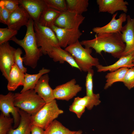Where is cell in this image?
<instances>
[{"mask_svg": "<svg viewBox=\"0 0 134 134\" xmlns=\"http://www.w3.org/2000/svg\"><path fill=\"white\" fill-rule=\"evenodd\" d=\"M80 42L85 48H93L97 53L100 55L103 51L119 58L125 47L121 33H120L96 34L94 38L83 40Z\"/></svg>", "mask_w": 134, "mask_h": 134, "instance_id": "obj_1", "label": "cell"}, {"mask_svg": "<svg viewBox=\"0 0 134 134\" xmlns=\"http://www.w3.org/2000/svg\"><path fill=\"white\" fill-rule=\"evenodd\" d=\"M34 21L31 18L26 26L27 31L22 39H19L16 36L10 40L21 47L24 50L25 54L23 57V63L26 66L33 69L36 67L40 57L43 54L40 48L37 46L34 29Z\"/></svg>", "mask_w": 134, "mask_h": 134, "instance_id": "obj_2", "label": "cell"}, {"mask_svg": "<svg viewBox=\"0 0 134 134\" xmlns=\"http://www.w3.org/2000/svg\"><path fill=\"white\" fill-rule=\"evenodd\" d=\"M15 106L31 115L41 109L46 103L34 89L14 94Z\"/></svg>", "mask_w": 134, "mask_h": 134, "instance_id": "obj_3", "label": "cell"}, {"mask_svg": "<svg viewBox=\"0 0 134 134\" xmlns=\"http://www.w3.org/2000/svg\"><path fill=\"white\" fill-rule=\"evenodd\" d=\"M65 49L73 57L81 71L87 72L93 66L100 64L99 59L91 55L92 48H84L79 41L67 46Z\"/></svg>", "mask_w": 134, "mask_h": 134, "instance_id": "obj_4", "label": "cell"}, {"mask_svg": "<svg viewBox=\"0 0 134 134\" xmlns=\"http://www.w3.org/2000/svg\"><path fill=\"white\" fill-rule=\"evenodd\" d=\"M34 29L37 46L43 54H48L54 47H60L56 35L51 28L34 22Z\"/></svg>", "mask_w": 134, "mask_h": 134, "instance_id": "obj_5", "label": "cell"}, {"mask_svg": "<svg viewBox=\"0 0 134 134\" xmlns=\"http://www.w3.org/2000/svg\"><path fill=\"white\" fill-rule=\"evenodd\" d=\"M64 112L58 107L56 99L46 103L37 112L31 115L32 124L39 126L45 130L49 125Z\"/></svg>", "mask_w": 134, "mask_h": 134, "instance_id": "obj_6", "label": "cell"}, {"mask_svg": "<svg viewBox=\"0 0 134 134\" xmlns=\"http://www.w3.org/2000/svg\"><path fill=\"white\" fill-rule=\"evenodd\" d=\"M14 94L11 92L6 95H0V110L3 115L10 116L11 113L14 119L13 129L19 126L20 120L19 109L15 106L14 102Z\"/></svg>", "mask_w": 134, "mask_h": 134, "instance_id": "obj_7", "label": "cell"}, {"mask_svg": "<svg viewBox=\"0 0 134 134\" xmlns=\"http://www.w3.org/2000/svg\"><path fill=\"white\" fill-rule=\"evenodd\" d=\"M16 49L10 46L8 42L0 45V69L2 75L7 81L10 71L15 64Z\"/></svg>", "mask_w": 134, "mask_h": 134, "instance_id": "obj_8", "label": "cell"}, {"mask_svg": "<svg viewBox=\"0 0 134 134\" xmlns=\"http://www.w3.org/2000/svg\"><path fill=\"white\" fill-rule=\"evenodd\" d=\"M51 29L54 32L58 41L60 46L66 48L79 41L82 34L79 29H66L58 28L54 25Z\"/></svg>", "mask_w": 134, "mask_h": 134, "instance_id": "obj_9", "label": "cell"}, {"mask_svg": "<svg viewBox=\"0 0 134 134\" xmlns=\"http://www.w3.org/2000/svg\"><path fill=\"white\" fill-rule=\"evenodd\" d=\"M82 87L76 84L75 79L65 83L59 85L53 89L55 99L68 101L75 96L81 91Z\"/></svg>", "mask_w": 134, "mask_h": 134, "instance_id": "obj_10", "label": "cell"}, {"mask_svg": "<svg viewBox=\"0 0 134 134\" xmlns=\"http://www.w3.org/2000/svg\"><path fill=\"white\" fill-rule=\"evenodd\" d=\"M85 18L82 15L67 10L61 12L56 20L54 25L61 28L79 29Z\"/></svg>", "mask_w": 134, "mask_h": 134, "instance_id": "obj_11", "label": "cell"}, {"mask_svg": "<svg viewBox=\"0 0 134 134\" xmlns=\"http://www.w3.org/2000/svg\"><path fill=\"white\" fill-rule=\"evenodd\" d=\"M127 23L121 30L122 40L125 47L121 57L134 54V17L127 15Z\"/></svg>", "mask_w": 134, "mask_h": 134, "instance_id": "obj_12", "label": "cell"}, {"mask_svg": "<svg viewBox=\"0 0 134 134\" xmlns=\"http://www.w3.org/2000/svg\"><path fill=\"white\" fill-rule=\"evenodd\" d=\"M117 13L113 14L110 21L107 24L101 27L94 28L92 30L97 34L105 33H121L123 23L127 21V15L125 13L121 14L119 18L116 19Z\"/></svg>", "mask_w": 134, "mask_h": 134, "instance_id": "obj_13", "label": "cell"}, {"mask_svg": "<svg viewBox=\"0 0 134 134\" xmlns=\"http://www.w3.org/2000/svg\"><path fill=\"white\" fill-rule=\"evenodd\" d=\"M19 5L23 7L31 18L38 22L42 13L47 7L44 0H18Z\"/></svg>", "mask_w": 134, "mask_h": 134, "instance_id": "obj_14", "label": "cell"}, {"mask_svg": "<svg viewBox=\"0 0 134 134\" xmlns=\"http://www.w3.org/2000/svg\"><path fill=\"white\" fill-rule=\"evenodd\" d=\"M30 18L26 10L19 5L11 13L7 25L8 28L18 31L22 26L27 25Z\"/></svg>", "mask_w": 134, "mask_h": 134, "instance_id": "obj_15", "label": "cell"}, {"mask_svg": "<svg viewBox=\"0 0 134 134\" xmlns=\"http://www.w3.org/2000/svg\"><path fill=\"white\" fill-rule=\"evenodd\" d=\"M99 12H107L113 15L118 11L127 13L128 3L123 0H97Z\"/></svg>", "mask_w": 134, "mask_h": 134, "instance_id": "obj_16", "label": "cell"}, {"mask_svg": "<svg viewBox=\"0 0 134 134\" xmlns=\"http://www.w3.org/2000/svg\"><path fill=\"white\" fill-rule=\"evenodd\" d=\"M49 78L48 74L42 75L39 78L34 89L37 94L46 103L50 102L55 99L53 89L49 83Z\"/></svg>", "mask_w": 134, "mask_h": 134, "instance_id": "obj_17", "label": "cell"}, {"mask_svg": "<svg viewBox=\"0 0 134 134\" xmlns=\"http://www.w3.org/2000/svg\"><path fill=\"white\" fill-rule=\"evenodd\" d=\"M134 54L123 56L113 64L104 66L100 64L96 67L97 71L99 72L109 71L110 72L116 71L123 67L128 68L134 67Z\"/></svg>", "mask_w": 134, "mask_h": 134, "instance_id": "obj_18", "label": "cell"}, {"mask_svg": "<svg viewBox=\"0 0 134 134\" xmlns=\"http://www.w3.org/2000/svg\"><path fill=\"white\" fill-rule=\"evenodd\" d=\"M48 55L55 62H59L61 64L66 62L72 67L77 68L81 71L71 55L60 47H54Z\"/></svg>", "mask_w": 134, "mask_h": 134, "instance_id": "obj_19", "label": "cell"}, {"mask_svg": "<svg viewBox=\"0 0 134 134\" xmlns=\"http://www.w3.org/2000/svg\"><path fill=\"white\" fill-rule=\"evenodd\" d=\"M25 74L14 64L9 73L7 86L8 90L9 91H14L19 86H23L25 82Z\"/></svg>", "mask_w": 134, "mask_h": 134, "instance_id": "obj_20", "label": "cell"}, {"mask_svg": "<svg viewBox=\"0 0 134 134\" xmlns=\"http://www.w3.org/2000/svg\"><path fill=\"white\" fill-rule=\"evenodd\" d=\"M19 112L20 120L19 126L15 129H11L7 134H31V115L20 109Z\"/></svg>", "mask_w": 134, "mask_h": 134, "instance_id": "obj_21", "label": "cell"}, {"mask_svg": "<svg viewBox=\"0 0 134 134\" xmlns=\"http://www.w3.org/2000/svg\"><path fill=\"white\" fill-rule=\"evenodd\" d=\"M61 13L47 6L41 14L38 22L42 26L51 28Z\"/></svg>", "mask_w": 134, "mask_h": 134, "instance_id": "obj_22", "label": "cell"}, {"mask_svg": "<svg viewBox=\"0 0 134 134\" xmlns=\"http://www.w3.org/2000/svg\"><path fill=\"white\" fill-rule=\"evenodd\" d=\"M49 69L42 67L38 73L35 74H30L27 73L25 74V82L23 87L20 92L34 89L40 77L43 75L49 73Z\"/></svg>", "mask_w": 134, "mask_h": 134, "instance_id": "obj_23", "label": "cell"}, {"mask_svg": "<svg viewBox=\"0 0 134 134\" xmlns=\"http://www.w3.org/2000/svg\"><path fill=\"white\" fill-rule=\"evenodd\" d=\"M129 69L126 67H123L108 73L105 76L106 82L104 89H107L116 82H122Z\"/></svg>", "mask_w": 134, "mask_h": 134, "instance_id": "obj_24", "label": "cell"}, {"mask_svg": "<svg viewBox=\"0 0 134 134\" xmlns=\"http://www.w3.org/2000/svg\"><path fill=\"white\" fill-rule=\"evenodd\" d=\"M67 10L82 15L88 10V0H66Z\"/></svg>", "mask_w": 134, "mask_h": 134, "instance_id": "obj_25", "label": "cell"}, {"mask_svg": "<svg viewBox=\"0 0 134 134\" xmlns=\"http://www.w3.org/2000/svg\"><path fill=\"white\" fill-rule=\"evenodd\" d=\"M99 94H96L95 96L90 97L86 95L82 98H75L72 103L77 104L85 106L88 110H91L94 106L99 104L101 101Z\"/></svg>", "mask_w": 134, "mask_h": 134, "instance_id": "obj_26", "label": "cell"}, {"mask_svg": "<svg viewBox=\"0 0 134 134\" xmlns=\"http://www.w3.org/2000/svg\"><path fill=\"white\" fill-rule=\"evenodd\" d=\"M45 131V134H75L77 132L70 130L56 120L49 125Z\"/></svg>", "mask_w": 134, "mask_h": 134, "instance_id": "obj_27", "label": "cell"}, {"mask_svg": "<svg viewBox=\"0 0 134 134\" xmlns=\"http://www.w3.org/2000/svg\"><path fill=\"white\" fill-rule=\"evenodd\" d=\"M14 123V119L10 116L4 115L1 113L0 115V134H7L12 128V125Z\"/></svg>", "mask_w": 134, "mask_h": 134, "instance_id": "obj_28", "label": "cell"}, {"mask_svg": "<svg viewBox=\"0 0 134 134\" xmlns=\"http://www.w3.org/2000/svg\"><path fill=\"white\" fill-rule=\"evenodd\" d=\"M47 6L51 8L62 12L67 10L65 0H44Z\"/></svg>", "mask_w": 134, "mask_h": 134, "instance_id": "obj_29", "label": "cell"}, {"mask_svg": "<svg viewBox=\"0 0 134 134\" xmlns=\"http://www.w3.org/2000/svg\"><path fill=\"white\" fill-rule=\"evenodd\" d=\"M18 31L7 28H0V45L6 43L16 35Z\"/></svg>", "mask_w": 134, "mask_h": 134, "instance_id": "obj_30", "label": "cell"}, {"mask_svg": "<svg viewBox=\"0 0 134 134\" xmlns=\"http://www.w3.org/2000/svg\"><path fill=\"white\" fill-rule=\"evenodd\" d=\"M87 72L85 82L86 95L92 97L94 96L96 94L93 92V76L94 71L93 69H91L89 70Z\"/></svg>", "mask_w": 134, "mask_h": 134, "instance_id": "obj_31", "label": "cell"}, {"mask_svg": "<svg viewBox=\"0 0 134 134\" xmlns=\"http://www.w3.org/2000/svg\"><path fill=\"white\" fill-rule=\"evenodd\" d=\"M122 82L129 90L134 87V67L128 69Z\"/></svg>", "mask_w": 134, "mask_h": 134, "instance_id": "obj_32", "label": "cell"}, {"mask_svg": "<svg viewBox=\"0 0 134 134\" xmlns=\"http://www.w3.org/2000/svg\"><path fill=\"white\" fill-rule=\"evenodd\" d=\"M23 53L22 50L20 48L16 49L14 53V63L17 66L21 71L24 73H26L27 68L23 66V57L21 55Z\"/></svg>", "mask_w": 134, "mask_h": 134, "instance_id": "obj_33", "label": "cell"}, {"mask_svg": "<svg viewBox=\"0 0 134 134\" xmlns=\"http://www.w3.org/2000/svg\"><path fill=\"white\" fill-rule=\"evenodd\" d=\"M18 0H0V6L12 13L19 6Z\"/></svg>", "mask_w": 134, "mask_h": 134, "instance_id": "obj_34", "label": "cell"}, {"mask_svg": "<svg viewBox=\"0 0 134 134\" xmlns=\"http://www.w3.org/2000/svg\"><path fill=\"white\" fill-rule=\"evenodd\" d=\"M86 107L81 105L72 103L69 106V110L75 113L77 117L80 118L85 111Z\"/></svg>", "mask_w": 134, "mask_h": 134, "instance_id": "obj_35", "label": "cell"}, {"mask_svg": "<svg viewBox=\"0 0 134 134\" xmlns=\"http://www.w3.org/2000/svg\"><path fill=\"white\" fill-rule=\"evenodd\" d=\"M12 13L4 7L0 6V22L7 25Z\"/></svg>", "mask_w": 134, "mask_h": 134, "instance_id": "obj_36", "label": "cell"}, {"mask_svg": "<svg viewBox=\"0 0 134 134\" xmlns=\"http://www.w3.org/2000/svg\"><path fill=\"white\" fill-rule=\"evenodd\" d=\"M45 130L41 127L34 125L32 124L31 134H45Z\"/></svg>", "mask_w": 134, "mask_h": 134, "instance_id": "obj_37", "label": "cell"}, {"mask_svg": "<svg viewBox=\"0 0 134 134\" xmlns=\"http://www.w3.org/2000/svg\"><path fill=\"white\" fill-rule=\"evenodd\" d=\"M75 134H83L81 130H79L77 131L76 133Z\"/></svg>", "mask_w": 134, "mask_h": 134, "instance_id": "obj_38", "label": "cell"}, {"mask_svg": "<svg viewBox=\"0 0 134 134\" xmlns=\"http://www.w3.org/2000/svg\"><path fill=\"white\" fill-rule=\"evenodd\" d=\"M131 134H134V130L132 132Z\"/></svg>", "mask_w": 134, "mask_h": 134, "instance_id": "obj_39", "label": "cell"}, {"mask_svg": "<svg viewBox=\"0 0 134 134\" xmlns=\"http://www.w3.org/2000/svg\"></svg>", "mask_w": 134, "mask_h": 134, "instance_id": "obj_40", "label": "cell"}]
</instances>
